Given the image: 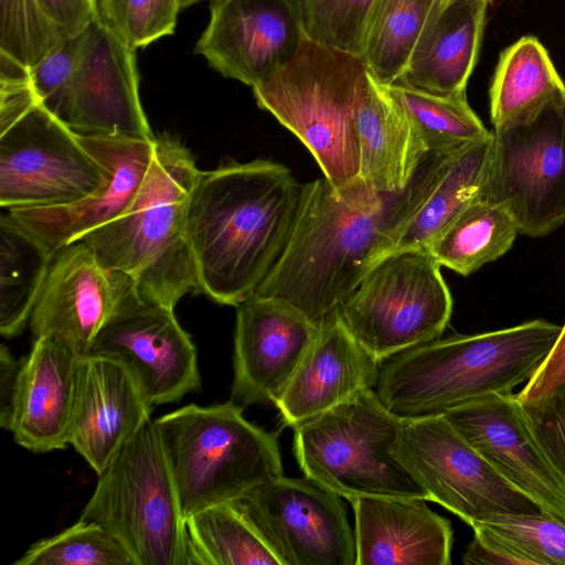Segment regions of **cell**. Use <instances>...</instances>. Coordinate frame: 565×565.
<instances>
[{"label":"cell","instance_id":"cell-1","mask_svg":"<svg viewBox=\"0 0 565 565\" xmlns=\"http://www.w3.org/2000/svg\"><path fill=\"white\" fill-rule=\"evenodd\" d=\"M301 188L286 166L266 159L200 172L186 233L201 292L234 307L255 294L287 243Z\"/></svg>","mask_w":565,"mask_h":565},{"label":"cell","instance_id":"cell-2","mask_svg":"<svg viewBox=\"0 0 565 565\" xmlns=\"http://www.w3.org/2000/svg\"><path fill=\"white\" fill-rule=\"evenodd\" d=\"M391 195L358 179L302 184L287 243L255 295L282 301L315 324L339 308L390 254Z\"/></svg>","mask_w":565,"mask_h":565},{"label":"cell","instance_id":"cell-3","mask_svg":"<svg viewBox=\"0 0 565 565\" xmlns=\"http://www.w3.org/2000/svg\"><path fill=\"white\" fill-rule=\"evenodd\" d=\"M561 331L562 326L535 319L438 338L383 361L374 392L402 420L443 415L487 395L512 393L541 367Z\"/></svg>","mask_w":565,"mask_h":565},{"label":"cell","instance_id":"cell-4","mask_svg":"<svg viewBox=\"0 0 565 565\" xmlns=\"http://www.w3.org/2000/svg\"><path fill=\"white\" fill-rule=\"evenodd\" d=\"M200 172L179 139L156 137L152 162L129 207L81 239L107 269L129 276L145 300L171 309L186 294L201 292L186 233Z\"/></svg>","mask_w":565,"mask_h":565},{"label":"cell","instance_id":"cell-5","mask_svg":"<svg viewBox=\"0 0 565 565\" xmlns=\"http://www.w3.org/2000/svg\"><path fill=\"white\" fill-rule=\"evenodd\" d=\"M184 518L243 499L284 476L277 436L248 422L233 399L188 404L153 420Z\"/></svg>","mask_w":565,"mask_h":565},{"label":"cell","instance_id":"cell-6","mask_svg":"<svg viewBox=\"0 0 565 565\" xmlns=\"http://www.w3.org/2000/svg\"><path fill=\"white\" fill-rule=\"evenodd\" d=\"M367 72L361 56L306 38L286 65L252 87L258 107L302 142L334 186L360 179L355 108Z\"/></svg>","mask_w":565,"mask_h":565},{"label":"cell","instance_id":"cell-7","mask_svg":"<svg viewBox=\"0 0 565 565\" xmlns=\"http://www.w3.org/2000/svg\"><path fill=\"white\" fill-rule=\"evenodd\" d=\"M401 427L402 419L369 390L295 427L294 451L307 478L347 500H429L395 455Z\"/></svg>","mask_w":565,"mask_h":565},{"label":"cell","instance_id":"cell-8","mask_svg":"<svg viewBox=\"0 0 565 565\" xmlns=\"http://www.w3.org/2000/svg\"><path fill=\"white\" fill-rule=\"evenodd\" d=\"M97 476L81 519L109 531L136 565H189L185 518L153 420Z\"/></svg>","mask_w":565,"mask_h":565},{"label":"cell","instance_id":"cell-9","mask_svg":"<svg viewBox=\"0 0 565 565\" xmlns=\"http://www.w3.org/2000/svg\"><path fill=\"white\" fill-rule=\"evenodd\" d=\"M426 248L381 259L339 306L354 339L379 362L440 338L452 297Z\"/></svg>","mask_w":565,"mask_h":565},{"label":"cell","instance_id":"cell-10","mask_svg":"<svg viewBox=\"0 0 565 565\" xmlns=\"http://www.w3.org/2000/svg\"><path fill=\"white\" fill-rule=\"evenodd\" d=\"M107 179L79 136L41 103L0 129V205L7 211L74 203Z\"/></svg>","mask_w":565,"mask_h":565},{"label":"cell","instance_id":"cell-11","mask_svg":"<svg viewBox=\"0 0 565 565\" xmlns=\"http://www.w3.org/2000/svg\"><path fill=\"white\" fill-rule=\"evenodd\" d=\"M395 455L435 501L469 525L502 513H547L507 481L444 415L402 420Z\"/></svg>","mask_w":565,"mask_h":565},{"label":"cell","instance_id":"cell-12","mask_svg":"<svg viewBox=\"0 0 565 565\" xmlns=\"http://www.w3.org/2000/svg\"><path fill=\"white\" fill-rule=\"evenodd\" d=\"M491 132L481 199L507 211L522 235L555 231L565 222V103L530 122Z\"/></svg>","mask_w":565,"mask_h":565},{"label":"cell","instance_id":"cell-13","mask_svg":"<svg viewBox=\"0 0 565 565\" xmlns=\"http://www.w3.org/2000/svg\"><path fill=\"white\" fill-rule=\"evenodd\" d=\"M87 354L121 362L152 406L178 402L201 387L196 348L174 309L145 300L125 274L116 305Z\"/></svg>","mask_w":565,"mask_h":565},{"label":"cell","instance_id":"cell-14","mask_svg":"<svg viewBox=\"0 0 565 565\" xmlns=\"http://www.w3.org/2000/svg\"><path fill=\"white\" fill-rule=\"evenodd\" d=\"M238 502L281 565H355L341 497L318 482L281 476Z\"/></svg>","mask_w":565,"mask_h":565},{"label":"cell","instance_id":"cell-15","mask_svg":"<svg viewBox=\"0 0 565 565\" xmlns=\"http://www.w3.org/2000/svg\"><path fill=\"white\" fill-rule=\"evenodd\" d=\"M135 52L97 18L86 29L72 78L42 105L79 136L154 139L139 97Z\"/></svg>","mask_w":565,"mask_h":565},{"label":"cell","instance_id":"cell-16","mask_svg":"<svg viewBox=\"0 0 565 565\" xmlns=\"http://www.w3.org/2000/svg\"><path fill=\"white\" fill-rule=\"evenodd\" d=\"M492 132L458 147L425 152L406 186L391 195L390 254L427 248L471 203L482 198Z\"/></svg>","mask_w":565,"mask_h":565},{"label":"cell","instance_id":"cell-17","mask_svg":"<svg viewBox=\"0 0 565 565\" xmlns=\"http://www.w3.org/2000/svg\"><path fill=\"white\" fill-rule=\"evenodd\" d=\"M305 39L298 0H211L194 52L224 77L254 87L286 65Z\"/></svg>","mask_w":565,"mask_h":565},{"label":"cell","instance_id":"cell-18","mask_svg":"<svg viewBox=\"0 0 565 565\" xmlns=\"http://www.w3.org/2000/svg\"><path fill=\"white\" fill-rule=\"evenodd\" d=\"M513 487L565 520V480L533 435L516 394H491L445 414Z\"/></svg>","mask_w":565,"mask_h":565},{"label":"cell","instance_id":"cell-19","mask_svg":"<svg viewBox=\"0 0 565 565\" xmlns=\"http://www.w3.org/2000/svg\"><path fill=\"white\" fill-rule=\"evenodd\" d=\"M79 139L107 168L104 186L74 203L7 212L51 256L121 215L142 185L156 151V138L113 135Z\"/></svg>","mask_w":565,"mask_h":565},{"label":"cell","instance_id":"cell-20","mask_svg":"<svg viewBox=\"0 0 565 565\" xmlns=\"http://www.w3.org/2000/svg\"><path fill=\"white\" fill-rule=\"evenodd\" d=\"M318 326L294 307L252 295L236 307L232 399L242 405L280 398Z\"/></svg>","mask_w":565,"mask_h":565},{"label":"cell","instance_id":"cell-21","mask_svg":"<svg viewBox=\"0 0 565 565\" xmlns=\"http://www.w3.org/2000/svg\"><path fill=\"white\" fill-rule=\"evenodd\" d=\"M121 277L83 241L60 249L30 318L33 340L51 338L86 355L116 305Z\"/></svg>","mask_w":565,"mask_h":565},{"label":"cell","instance_id":"cell-22","mask_svg":"<svg viewBox=\"0 0 565 565\" xmlns=\"http://www.w3.org/2000/svg\"><path fill=\"white\" fill-rule=\"evenodd\" d=\"M152 409L121 362L103 355H81L68 445L98 475L151 420Z\"/></svg>","mask_w":565,"mask_h":565},{"label":"cell","instance_id":"cell-23","mask_svg":"<svg viewBox=\"0 0 565 565\" xmlns=\"http://www.w3.org/2000/svg\"><path fill=\"white\" fill-rule=\"evenodd\" d=\"M381 362L351 334L338 308L318 326L316 337L285 392L275 403L292 428L374 390Z\"/></svg>","mask_w":565,"mask_h":565},{"label":"cell","instance_id":"cell-24","mask_svg":"<svg viewBox=\"0 0 565 565\" xmlns=\"http://www.w3.org/2000/svg\"><path fill=\"white\" fill-rule=\"evenodd\" d=\"M79 356L51 338L33 340L20 360L6 427L18 445L33 452L66 448Z\"/></svg>","mask_w":565,"mask_h":565},{"label":"cell","instance_id":"cell-25","mask_svg":"<svg viewBox=\"0 0 565 565\" xmlns=\"http://www.w3.org/2000/svg\"><path fill=\"white\" fill-rule=\"evenodd\" d=\"M349 501L355 520V565L450 564L451 525L425 499L359 497Z\"/></svg>","mask_w":565,"mask_h":565},{"label":"cell","instance_id":"cell-26","mask_svg":"<svg viewBox=\"0 0 565 565\" xmlns=\"http://www.w3.org/2000/svg\"><path fill=\"white\" fill-rule=\"evenodd\" d=\"M490 0H436L399 81L440 94H466Z\"/></svg>","mask_w":565,"mask_h":565},{"label":"cell","instance_id":"cell-27","mask_svg":"<svg viewBox=\"0 0 565 565\" xmlns=\"http://www.w3.org/2000/svg\"><path fill=\"white\" fill-rule=\"evenodd\" d=\"M355 128L360 179L377 193H399L428 150L386 86L370 72L359 93Z\"/></svg>","mask_w":565,"mask_h":565},{"label":"cell","instance_id":"cell-28","mask_svg":"<svg viewBox=\"0 0 565 565\" xmlns=\"http://www.w3.org/2000/svg\"><path fill=\"white\" fill-rule=\"evenodd\" d=\"M489 98L493 129H505L565 103V84L541 42L523 36L500 54Z\"/></svg>","mask_w":565,"mask_h":565},{"label":"cell","instance_id":"cell-29","mask_svg":"<svg viewBox=\"0 0 565 565\" xmlns=\"http://www.w3.org/2000/svg\"><path fill=\"white\" fill-rule=\"evenodd\" d=\"M472 529L463 564L565 565V520L553 514H495Z\"/></svg>","mask_w":565,"mask_h":565},{"label":"cell","instance_id":"cell-30","mask_svg":"<svg viewBox=\"0 0 565 565\" xmlns=\"http://www.w3.org/2000/svg\"><path fill=\"white\" fill-rule=\"evenodd\" d=\"M189 565H281L238 500L185 518Z\"/></svg>","mask_w":565,"mask_h":565},{"label":"cell","instance_id":"cell-31","mask_svg":"<svg viewBox=\"0 0 565 565\" xmlns=\"http://www.w3.org/2000/svg\"><path fill=\"white\" fill-rule=\"evenodd\" d=\"M519 234L507 211L479 199L466 207L426 249L440 266L468 276L503 256Z\"/></svg>","mask_w":565,"mask_h":565},{"label":"cell","instance_id":"cell-32","mask_svg":"<svg viewBox=\"0 0 565 565\" xmlns=\"http://www.w3.org/2000/svg\"><path fill=\"white\" fill-rule=\"evenodd\" d=\"M53 256L9 214L0 218V333H22L44 285Z\"/></svg>","mask_w":565,"mask_h":565},{"label":"cell","instance_id":"cell-33","mask_svg":"<svg viewBox=\"0 0 565 565\" xmlns=\"http://www.w3.org/2000/svg\"><path fill=\"white\" fill-rule=\"evenodd\" d=\"M436 0H375L361 58L375 79H401Z\"/></svg>","mask_w":565,"mask_h":565},{"label":"cell","instance_id":"cell-34","mask_svg":"<svg viewBox=\"0 0 565 565\" xmlns=\"http://www.w3.org/2000/svg\"><path fill=\"white\" fill-rule=\"evenodd\" d=\"M385 86L427 150L462 146L490 134L469 106L466 94L429 93L402 81Z\"/></svg>","mask_w":565,"mask_h":565},{"label":"cell","instance_id":"cell-35","mask_svg":"<svg viewBox=\"0 0 565 565\" xmlns=\"http://www.w3.org/2000/svg\"><path fill=\"white\" fill-rule=\"evenodd\" d=\"M14 565H136L125 546L104 526L81 519L32 544Z\"/></svg>","mask_w":565,"mask_h":565},{"label":"cell","instance_id":"cell-36","mask_svg":"<svg viewBox=\"0 0 565 565\" xmlns=\"http://www.w3.org/2000/svg\"><path fill=\"white\" fill-rule=\"evenodd\" d=\"M0 53L29 70L70 36L38 0H0Z\"/></svg>","mask_w":565,"mask_h":565},{"label":"cell","instance_id":"cell-37","mask_svg":"<svg viewBox=\"0 0 565 565\" xmlns=\"http://www.w3.org/2000/svg\"><path fill=\"white\" fill-rule=\"evenodd\" d=\"M375 0H298L306 38L361 56Z\"/></svg>","mask_w":565,"mask_h":565},{"label":"cell","instance_id":"cell-38","mask_svg":"<svg viewBox=\"0 0 565 565\" xmlns=\"http://www.w3.org/2000/svg\"><path fill=\"white\" fill-rule=\"evenodd\" d=\"M98 18L134 49L171 35L180 0H96Z\"/></svg>","mask_w":565,"mask_h":565},{"label":"cell","instance_id":"cell-39","mask_svg":"<svg viewBox=\"0 0 565 565\" xmlns=\"http://www.w3.org/2000/svg\"><path fill=\"white\" fill-rule=\"evenodd\" d=\"M521 406L539 445L565 480V382L545 397Z\"/></svg>","mask_w":565,"mask_h":565},{"label":"cell","instance_id":"cell-40","mask_svg":"<svg viewBox=\"0 0 565 565\" xmlns=\"http://www.w3.org/2000/svg\"><path fill=\"white\" fill-rule=\"evenodd\" d=\"M86 29L67 36L30 68L31 86L41 104L55 96L72 78L85 49Z\"/></svg>","mask_w":565,"mask_h":565},{"label":"cell","instance_id":"cell-41","mask_svg":"<svg viewBox=\"0 0 565 565\" xmlns=\"http://www.w3.org/2000/svg\"><path fill=\"white\" fill-rule=\"evenodd\" d=\"M565 382V323L551 353L536 373L526 382L524 388L516 394L521 404L545 397Z\"/></svg>","mask_w":565,"mask_h":565},{"label":"cell","instance_id":"cell-42","mask_svg":"<svg viewBox=\"0 0 565 565\" xmlns=\"http://www.w3.org/2000/svg\"><path fill=\"white\" fill-rule=\"evenodd\" d=\"M47 15L68 35L85 30L98 18L96 0H38Z\"/></svg>","mask_w":565,"mask_h":565},{"label":"cell","instance_id":"cell-43","mask_svg":"<svg viewBox=\"0 0 565 565\" xmlns=\"http://www.w3.org/2000/svg\"><path fill=\"white\" fill-rule=\"evenodd\" d=\"M21 361L15 360L9 349L2 344L0 350V425L6 429Z\"/></svg>","mask_w":565,"mask_h":565},{"label":"cell","instance_id":"cell-44","mask_svg":"<svg viewBox=\"0 0 565 565\" xmlns=\"http://www.w3.org/2000/svg\"><path fill=\"white\" fill-rule=\"evenodd\" d=\"M204 0H180V8L181 10L186 9L195 3H199Z\"/></svg>","mask_w":565,"mask_h":565},{"label":"cell","instance_id":"cell-45","mask_svg":"<svg viewBox=\"0 0 565 565\" xmlns=\"http://www.w3.org/2000/svg\"><path fill=\"white\" fill-rule=\"evenodd\" d=\"M441 3H447L449 1H452V0H439ZM491 1V0H490Z\"/></svg>","mask_w":565,"mask_h":565}]
</instances>
